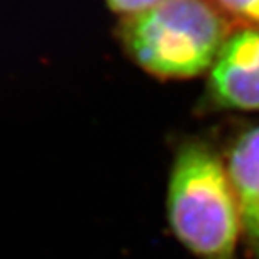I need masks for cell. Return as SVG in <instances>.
Here are the masks:
<instances>
[{"label": "cell", "mask_w": 259, "mask_h": 259, "mask_svg": "<svg viewBox=\"0 0 259 259\" xmlns=\"http://www.w3.org/2000/svg\"><path fill=\"white\" fill-rule=\"evenodd\" d=\"M167 220L180 244L198 259H237L240 215L228 170L214 149L186 142L175 155Z\"/></svg>", "instance_id": "6da1fadb"}, {"label": "cell", "mask_w": 259, "mask_h": 259, "mask_svg": "<svg viewBox=\"0 0 259 259\" xmlns=\"http://www.w3.org/2000/svg\"><path fill=\"white\" fill-rule=\"evenodd\" d=\"M230 19L215 0H164L125 17L120 39L126 55L158 78H191L215 63L230 38Z\"/></svg>", "instance_id": "7a4b0ae2"}, {"label": "cell", "mask_w": 259, "mask_h": 259, "mask_svg": "<svg viewBox=\"0 0 259 259\" xmlns=\"http://www.w3.org/2000/svg\"><path fill=\"white\" fill-rule=\"evenodd\" d=\"M208 86L220 108L259 111V28L230 34L211 67Z\"/></svg>", "instance_id": "3957f363"}, {"label": "cell", "mask_w": 259, "mask_h": 259, "mask_svg": "<svg viewBox=\"0 0 259 259\" xmlns=\"http://www.w3.org/2000/svg\"><path fill=\"white\" fill-rule=\"evenodd\" d=\"M227 170L237 200L240 227L253 259H259V126L247 130L234 142Z\"/></svg>", "instance_id": "277c9868"}, {"label": "cell", "mask_w": 259, "mask_h": 259, "mask_svg": "<svg viewBox=\"0 0 259 259\" xmlns=\"http://www.w3.org/2000/svg\"><path fill=\"white\" fill-rule=\"evenodd\" d=\"M215 4L230 21L259 28V0H215Z\"/></svg>", "instance_id": "5b68a950"}, {"label": "cell", "mask_w": 259, "mask_h": 259, "mask_svg": "<svg viewBox=\"0 0 259 259\" xmlns=\"http://www.w3.org/2000/svg\"><path fill=\"white\" fill-rule=\"evenodd\" d=\"M162 2L164 0H106L109 10L122 16L123 19L149 11Z\"/></svg>", "instance_id": "8992f818"}]
</instances>
